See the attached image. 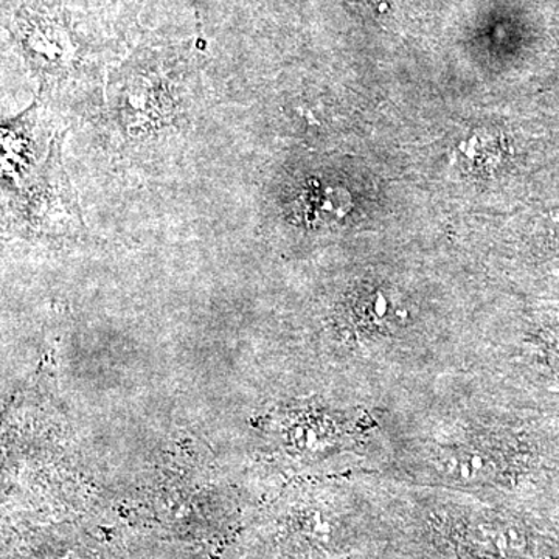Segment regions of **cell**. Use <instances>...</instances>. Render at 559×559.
I'll return each mask as SVG.
<instances>
[]
</instances>
